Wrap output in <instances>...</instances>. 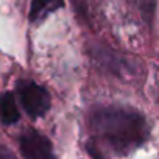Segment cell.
<instances>
[{"instance_id":"1","label":"cell","mask_w":159,"mask_h":159,"mask_svg":"<svg viewBox=\"0 0 159 159\" xmlns=\"http://www.w3.org/2000/svg\"><path fill=\"white\" fill-rule=\"evenodd\" d=\"M91 126L114 153L122 156L142 147L150 136L147 119L128 106L97 108L91 116Z\"/></svg>"},{"instance_id":"2","label":"cell","mask_w":159,"mask_h":159,"mask_svg":"<svg viewBox=\"0 0 159 159\" xmlns=\"http://www.w3.org/2000/svg\"><path fill=\"white\" fill-rule=\"evenodd\" d=\"M17 94L27 116L33 120L41 119L50 109L48 91L33 80H20L17 83Z\"/></svg>"},{"instance_id":"3","label":"cell","mask_w":159,"mask_h":159,"mask_svg":"<svg viewBox=\"0 0 159 159\" xmlns=\"http://www.w3.org/2000/svg\"><path fill=\"white\" fill-rule=\"evenodd\" d=\"M20 153L24 159H56L50 139L38 129H27L20 136Z\"/></svg>"},{"instance_id":"4","label":"cell","mask_w":159,"mask_h":159,"mask_svg":"<svg viewBox=\"0 0 159 159\" xmlns=\"http://www.w3.org/2000/svg\"><path fill=\"white\" fill-rule=\"evenodd\" d=\"M64 7V0H33L30 8V22L39 24L47 16Z\"/></svg>"},{"instance_id":"5","label":"cell","mask_w":159,"mask_h":159,"mask_svg":"<svg viewBox=\"0 0 159 159\" xmlns=\"http://www.w3.org/2000/svg\"><path fill=\"white\" fill-rule=\"evenodd\" d=\"M20 119L16 98L11 92H3L0 95V120L3 125H14Z\"/></svg>"},{"instance_id":"6","label":"cell","mask_w":159,"mask_h":159,"mask_svg":"<svg viewBox=\"0 0 159 159\" xmlns=\"http://www.w3.org/2000/svg\"><path fill=\"white\" fill-rule=\"evenodd\" d=\"M88 151H89V154L92 156V159H105V156L102 154V151H100L92 142L88 143Z\"/></svg>"},{"instance_id":"7","label":"cell","mask_w":159,"mask_h":159,"mask_svg":"<svg viewBox=\"0 0 159 159\" xmlns=\"http://www.w3.org/2000/svg\"><path fill=\"white\" fill-rule=\"evenodd\" d=\"M0 159H17V157L13 154V151H10L5 145L0 143Z\"/></svg>"}]
</instances>
